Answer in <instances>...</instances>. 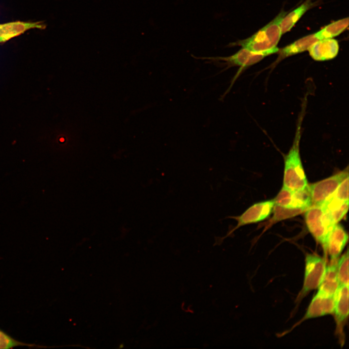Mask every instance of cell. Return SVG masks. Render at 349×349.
Returning a JSON list of instances; mask_svg holds the SVG:
<instances>
[{
  "instance_id": "obj_10",
  "label": "cell",
  "mask_w": 349,
  "mask_h": 349,
  "mask_svg": "<svg viewBox=\"0 0 349 349\" xmlns=\"http://www.w3.org/2000/svg\"><path fill=\"white\" fill-rule=\"evenodd\" d=\"M334 306V296H326L317 293L310 302L304 315L295 326L309 319L333 314Z\"/></svg>"
},
{
  "instance_id": "obj_6",
  "label": "cell",
  "mask_w": 349,
  "mask_h": 349,
  "mask_svg": "<svg viewBox=\"0 0 349 349\" xmlns=\"http://www.w3.org/2000/svg\"><path fill=\"white\" fill-rule=\"evenodd\" d=\"M274 206L273 199L258 202L251 206L240 215L227 217L235 220L237 223L222 239L229 237L240 227L265 220L272 212Z\"/></svg>"
},
{
  "instance_id": "obj_2",
  "label": "cell",
  "mask_w": 349,
  "mask_h": 349,
  "mask_svg": "<svg viewBox=\"0 0 349 349\" xmlns=\"http://www.w3.org/2000/svg\"><path fill=\"white\" fill-rule=\"evenodd\" d=\"M286 14V12L282 11L273 20L251 36L231 43L228 46H240L254 52L267 51L277 47L282 34L281 23Z\"/></svg>"
},
{
  "instance_id": "obj_18",
  "label": "cell",
  "mask_w": 349,
  "mask_h": 349,
  "mask_svg": "<svg viewBox=\"0 0 349 349\" xmlns=\"http://www.w3.org/2000/svg\"><path fill=\"white\" fill-rule=\"evenodd\" d=\"M349 26V17L335 21L314 33L317 40L333 38L343 32Z\"/></svg>"
},
{
  "instance_id": "obj_21",
  "label": "cell",
  "mask_w": 349,
  "mask_h": 349,
  "mask_svg": "<svg viewBox=\"0 0 349 349\" xmlns=\"http://www.w3.org/2000/svg\"><path fill=\"white\" fill-rule=\"evenodd\" d=\"M331 196L339 200L349 202V176L341 182Z\"/></svg>"
},
{
  "instance_id": "obj_7",
  "label": "cell",
  "mask_w": 349,
  "mask_h": 349,
  "mask_svg": "<svg viewBox=\"0 0 349 349\" xmlns=\"http://www.w3.org/2000/svg\"><path fill=\"white\" fill-rule=\"evenodd\" d=\"M347 176H349L348 167L329 177L308 184V188L312 206L322 205L332 195L341 182Z\"/></svg>"
},
{
  "instance_id": "obj_16",
  "label": "cell",
  "mask_w": 349,
  "mask_h": 349,
  "mask_svg": "<svg viewBox=\"0 0 349 349\" xmlns=\"http://www.w3.org/2000/svg\"><path fill=\"white\" fill-rule=\"evenodd\" d=\"M320 206L328 218L335 225L346 215L349 202L342 201L331 196Z\"/></svg>"
},
{
  "instance_id": "obj_17",
  "label": "cell",
  "mask_w": 349,
  "mask_h": 349,
  "mask_svg": "<svg viewBox=\"0 0 349 349\" xmlns=\"http://www.w3.org/2000/svg\"><path fill=\"white\" fill-rule=\"evenodd\" d=\"M314 6L312 0H306L297 8L286 14L281 23L282 34L289 32L305 12Z\"/></svg>"
},
{
  "instance_id": "obj_9",
  "label": "cell",
  "mask_w": 349,
  "mask_h": 349,
  "mask_svg": "<svg viewBox=\"0 0 349 349\" xmlns=\"http://www.w3.org/2000/svg\"><path fill=\"white\" fill-rule=\"evenodd\" d=\"M336 324V334L341 343L344 342L343 328L349 316V286L340 285L334 295L333 314Z\"/></svg>"
},
{
  "instance_id": "obj_5",
  "label": "cell",
  "mask_w": 349,
  "mask_h": 349,
  "mask_svg": "<svg viewBox=\"0 0 349 349\" xmlns=\"http://www.w3.org/2000/svg\"><path fill=\"white\" fill-rule=\"evenodd\" d=\"M278 50L279 48L277 47L261 52H254L241 48L235 54L229 56L201 57L200 59L211 62H222L228 67L238 66L240 67L239 70H241L258 63L268 56L277 53Z\"/></svg>"
},
{
  "instance_id": "obj_11",
  "label": "cell",
  "mask_w": 349,
  "mask_h": 349,
  "mask_svg": "<svg viewBox=\"0 0 349 349\" xmlns=\"http://www.w3.org/2000/svg\"><path fill=\"white\" fill-rule=\"evenodd\" d=\"M348 238V234L341 225L337 223L333 226L329 234L326 245V255H329L330 261L338 259Z\"/></svg>"
},
{
  "instance_id": "obj_8",
  "label": "cell",
  "mask_w": 349,
  "mask_h": 349,
  "mask_svg": "<svg viewBox=\"0 0 349 349\" xmlns=\"http://www.w3.org/2000/svg\"><path fill=\"white\" fill-rule=\"evenodd\" d=\"M274 205L285 208L306 210L311 206V200L307 188L293 190L283 186L273 199Z\"/></svg>"
},
{
  "instance_id": "obj_4",
  "label": "cell",
  "mask_w": 349,
  "mask_h": 349,
  "mask_svg": "<svg viewBox=\"0 0 349 349\" xmlns=\"http://www.w3.org/2000/svg\"><path fill=\"white\" fill-rule=\"evenodd\" d=\"M326 259L316 254H307L305 258L304 280L296 301L299 302L310 291L317 289L321 283L327 268Z\"/></svg>"
},
{
  "instance_id": "obj_3",
  "label": "cell",
  "mask_w": 349,
  "mask_h": 349,
  "mask_svg": "<svg viewBox=\"0 0 349 349\" xmlns=\"http://www.w3.org/2000/svg\"><path fill=\"white\" fill-rule=\"evenodd\" d=\"M304 212L305 222L308 231L321 245L326 256L328 238L334 225L328 218L320 205L311 206Z\"/></svg>"
},
{
  "instance_id": "obj_13",
  "label": "cell",
  "mask_w": 349,
  "mask_h": 349,
  "mask_svg": "<svg viewBox=\"0 0 349 349\" xmlns=\"http://www.w3.org/2000/svg\"><path fill=\"white\" fill-rule=\"evenodd\" d=\"M46 25L42 21L23 22L17 21L0 24V45L20 35L28 30L37 28L43 30Z\"/></svg>"
},
{
  "instance_id": "obj_1",
  "label": "cell",
  "mask_w": 349,
  "mask_h": 349,
  "mask_svg": "<svg viewBox=\"0 0 349 349\" xmlns=\"http://www.w3.org/2000/svg\"><path fill=\"white\" fill-rule=\"evenodd\" d=\"M302 116L299 118L292 145L284 157L283 186L293 190L304 189L308 185L300 152Z\"/></svg>"
},
{
  "instance_id": "obj_20",
  "label": "cell",
  "mask_w": 349,
  "mask_h": 349,
  "mask_svg": "<svg viewBox=\"0 0 349 349\" xmlns=\"http://www.w3.org/2000/svg\"><path fill=\"white\" fill-rule=\"evenodd\" d=\"M20 346L38 348L43 347L42 346L25 343L18 341L0 329V349H10L14 347Z\"/></svg>"
},
{
  "instance_id": "obj_12",
  "label": "cell",
  "mask_w": 349,
  "mask_h": 349,
  "mask_svg": "<svg viewBox=\"0 0 349 349\" xmlns=\"http://www.w3.org/2000/svg\"><path fill=\"white\" fill-rule=\"evenodd\" d=\"M339 49L338 41L333 38H330L317 40L311 45L308 51L314 60L324 61L336 57Z\"/></svg>"
},
{
  "instance_id": "obj_14",
  "label": "cell",
  "mask_w": 349,
  "mask_h": 349,
  "mask_svg": "<svg viewBox=\"0 0 349 349\" xmlns=\"http://www.w3.org/2000/svg\"><path fill=\"white\" fill-rule=\"evenodd\" d=\"M317 40H318L315 37L314 33L309 34L297 40L284 48L279 49L277 53L278 54V57L272 65L275 66L278 63L287 57L308 50L311 45Z\"/></svg>"
},
{
  "instance_id": "obj_19",
  "label": "cell",
  "mask_w": 349,
  "mask_h": 349,
  "mask_svg": "<svg viewBox=\"0 0 349 349\" xmlns=\"http://www.w3.org/2000/svg\"><path fill=\"white\" fill-rule=\"evenodd\" d=\"M337 276L340 285L349 286V251L338 258L337 261Z\"/></svg>"
},
{
  "instance_id": "obj_15",
  "label": "cell",
  "mask_w": 349,
  "mask_h": 349,
  "mask_svg": "<svg viewBox=\"0 0 349 349\" xmlns=\"http://www.w3.org/2000/svg\"><path fill=\"white\" fill-rule=\"evenodd\" d=\"M337 260L330 262L327 266L323 280L317 288V293L333 297L339 286L337 272Z\"/></svg>"
}]
</instances>
